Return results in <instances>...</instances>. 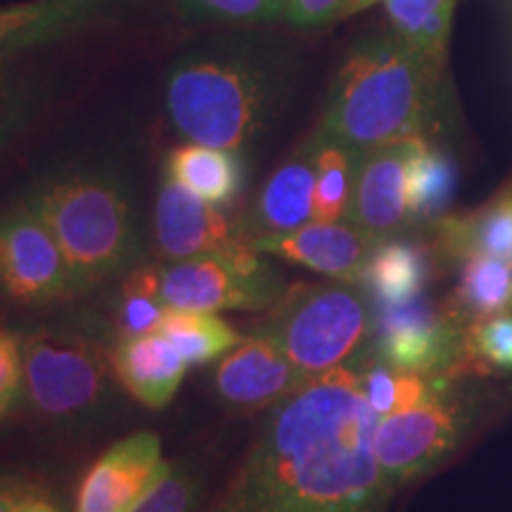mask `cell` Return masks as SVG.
<instances>
[{
	"instance_id": "cell-1",
	"label": "cell",
	"mask_w": 512,
	"mask_h": 512,
	"mask_svg": "<svg viewBox=\"0 0 512 512\" xmlns=\"http://www.w3.org/2000/svg\"><path fill=\"white\" fill-rule=\"evenodd\" d=\"M377 418L356 363L268 408L207 512H384L396 491L375 456Z\"/></svg>"
},
{
	"instance_id": "cell-2",
	"label": "cell",
	"mask_w": 512,
	"mask_h": 512,
	"mask_svg": "<svg viewBox=\"0 0 512 512\" xmlns=\"http://www.w3.org/2000/svg\"><path fill=\"white\" fill-rule=\"evenodd\" d=\"M283 79L278 60L249 43L195 50L166 69V114L188 143L242 150L273 121Z\"/></svg>"
},
{
	"instance_id": "cell-3",
	"label": "cell",
	"mask_w": 512,
	"mask_h": 512,
	"mask_svg": "<svg viewBox=\"0 0 512 512\" xmlns=\"http://www.w3.org/2000/svg\"><path fill=\"white\" fill-rule=\"evenodd\" d=\"M437 74L394 29L368 34L339 67L318 133L356 152L418 138Z\"/></svg>"
},
{
	"instance_id": "cell-4",
	"label": "cell",
	"mask_w": 512,
	"mask_h": 512,
	"mask_svg": "<svg viewBox=\"0 0 512 512\" xmlns=\"http://www.w3.org/2000/svg\"><path fill=\"white\" fill-rule=\"evenodd\" d=\"M24 204L60 245L74 294H83L140 266L143 235L131 190L107 169H72L43 176Z\"/></svg>"
},
{
	"instance_id": "cell-5",
	"label": "cell",
	"mask_w": 512,
	"mask_h": 512,
	"mask_svg": "<svg viewBox=\"0 0 512 512\" xmlns=\"http://www.w3.org/2000/svg\"><path fill=\"white\" fill-rule=\"evenodd\" d=\"M24 401L55 432L81 434L110 418L119 382L105 332L83 325H41L22 335Z\"/></svg>"
},
{
	"instance_id": "cell-6",
	"label": "cell",
	"mask_w": 512,
	"mask_h": 512,
	"mask_svg": "<svg viewBox=\"0 0 512 512\" xmlns=\"http://www.w3.org/2000/svg\"><path fill=\"white\" fill-rule=\"evenodd\" d=\"M375 304L363 285L323 280L290 285L256 325L309 377L347 366L373 342Z\"/></svg>"
},
{
	"instance_id": "cell-7",
	"label": "cell",
	"mask_w": 512,
	"mask_h": 512,
	"mask_svg": "<svg viewBox=\"0 0 512 512\" xmlns=\"http://www.w3.org/2000/svg\"><path fill=\"white\" fill-rule=\"evenodd\" d=\"M164 304L176 311H271L287 290L266 254L249 245L171 261L159 275Z\"/></svg>"
},
{
	"instance_id": "cell-8",
	"label": "cell",
	"mask_w": 512,
	"mask_h": 512,
	"mask_svg": "<svg viewBox=\"0 0 512 512\" xmlns=\"http://www.w3.org/2000/svg\"><path fill=\"white\" fill-rule=\"evenodd\" d=\"M465 328L427 297L375 306L370 349L401 373L460 375Z\"/></svg>"
},
{
	"instance_id": "cell-9",
	"label": "cell",
	"mask_w": 512,
	"mask_h": 512,
	"mask_svg": "<svg viewBox=\"0 0 512 512\" xmlns=\"http://www.w3.org/2000/svg\"><path fill=\"white\" fill-rule=\"evenodd\" d=\"M0 294L31 309L76 297L60 245L24 202L0 209Z\"/></svg>"
},
{
	"instance_id": "cell-10",
	"label": "cell",
	"mask_w": 512,
	"mask_h": 512,
	"mask_svg": "<svg viewBox=\"0 0 512 512\" xmlns=\"http://www.w3.org/2000/svg\"><path fill=\"white\" fill-rule=\"evenodd\" d=\"M446 384H441L437 392L418 406L377 422L375 456L384 479L394 491L413 482L415 477L427 475L446 456H451L463 434V415L456 403L441 394Z\"/></svg>"
},
{
	"instance_id": "cell-11",
	"label": "cell",
	"mask_w": 512,
	"mask_h": 512,
	"mask_svg": "<svg viewBox=\"0 0 512 512\" xmlns=\"http://www.w3.org/2000/svg\"><path fill=\"white\" fill-rule=\"evenodd\" d=\"M169 467L162 439L155 432L128 434L88 467L74 512H133L162 482Z\"/></svg>"
},
{
	"instance_id": "cell-12",
	"label": "cell",
	"mask_w": 512,
	"mask_h": 512,
	"mask_svg": "<svg viewBox=\"0 0 512 512\" xmlns=\"http://www.w3.org/2000/svg\"><path fill=\"white\" fill-rule=\"evenodd\" d=\"M242 245H249V240L240 219L233 221L226 209L204 202L174 178L162 176L155 202V247L159 256L181 261Z\"/></svg>"
},
{
	"instance_id": "cell-13",
	"label": "cell",
	"mask_w": 512,
	"mask_h": 512,
	"mask_svg": "<svg viewBox=\"0 0 512 512\" xmlns=\"http://www.w3.org/2000/svg\"><path fill=\"white\" fill-rule=\"evenodd\" d=\"M420 140V136L396 140L361 152L358 157L347 221L366 230L375 240L392 238L396 230L411 223L408 169Z\"/></svg>"
},
{
	"instance_id": "cell-14",
	"label": "cell",
	"mask_w": 512,
	"mask_h": 512,
	"mask_svg": "<svg viewBox=\"0 0 512 512\" xmlns=\"http://www.w3.org/2000/svg\"><path fill=\"white\" fill-rule=\"evenodd\" d=\"M311 380V377H309ZM306 382L275 342L252 330L214 370L221 403L240 413H259L287 399Z\"/></svg>"
},
{
	"instance_id": "cell-15",
	"label": "cell",
	"mask_w": 512,
	"mask_h": 512,
	"mask_svg": "<svg viewBox=\"0 0 512 512\" xmlns=\"http://www.w3.org/2000/svg\"><path fill=\"white\" fill-rule=\"evenodd\" d=\"M380 240L356 228L354 223H306L287 233L261 235L249 240V247L256 252L283 259L287 264H297L316 271L330 280L361 285L363 268L373 247Z\"/></svg>"
},
{
	"instance_id": "cell-16",
	"label": "cell",
	"mask_w": 512,
	"mask_h": 512,
	"mask_svg": "<svg viewBox=\"0 0 512 512\" xmlns=\"http://www.w3.org/2000/svg\"><path fill=\"white\" fill-rule=\"evenodd\" d=\"M316 150L318 140L313 133L266 178V183L256 192L252 207L240 219L247 240L287 233L313 221Z\"/></svg>"
},
{
	"instance_id": "cell-17",
	"label": "cell",
	"mask_w": 512,
	"mask_h": 512,
	"mask_svg": "<svg viewBox=\"0 0 512 512\" xmlns=\"http://www.w3.org/2000/svg\"><path fill=\"white\" fill-rule=\"evenodd\" d=\"M117 0H27L0 8V64L79 34L110 15Z\"/></svg>"
},
{
	"instance_id": "cell-18",
	"label": "cell",
	"mask_w": 512,
	"mask_h": 512,
	"mask_svg": "<svg viewBox=\"0 0 512 512\" xmlns=\"http://www.w3.org/2000/svg\"><path fill=\"white\" fill-rule=\"evenodd\" d=\"M112 368L119 387L152 411H162L174 401L188 373V363L159 332L117 339L112 344Z\"/></svg>"
},
{
	"instance_id": "cell-19",
	"label": "cell",
	"mask_w": 512,
	"mask_h": 512,
	"mask_svg": "<svg viewBox=\"0 0 512 512\" xmlns=\"http://www.w3.org/2000/svg\"><path fill=\"white\" fill-rule=\"evenodd\" d=\"M164 174L204 202L228 209L245 188L247 166L240 150L185 143L166 155Z\"/></svg>"
},
{
	"instance_id": "cell-20",
	"label": "cell",
	"mask_w": 512,
	"mask_h": 512,
	"mask_svg": "<svg viewBox=\"0 0 512 512\" xmlns=\"http://www.w3.org/2000/svg\"><path fill=\"white\" fill-rule=\"evenodd\" d=\"M430 254L415 242L384 238L370 252L361 285L375 306L401 304L420 297L430 280Z\"/></svg>"
},
{
	"instance_id": "cell-21",
	"label": "cell",
	"mask_w": 512,
	"mask_h": 512,
	"mask_svg": "<svg viewBox=\"0 0 512 512\" xmlns=\"http://www.w3.org/2000/svg\"><path fill=\"white\" fill-rule=\"evenodd\" d=\"M437 226L448 254L460 259L496 256L512 261V188L494 197L486 207L465 216H448Z\"/></svg>"
},
{
	"instance_id": "cell-22",
	"label": "cell",
	"mask_w": 512,
	"mask_h": 512,
	"mask_svg": "<svg viewBox=\"0 0 512 512\" xmlns=\"http://www.w3.org/2000/svg\"><path fill=\"white\" fill-rule=\"evenodd\" d=\"M446 311L467 328L477 320L512 309V261L496 256H467Z\"/></svg>"
},
{
	"instance_id": "cell-23",
	"label": "cell",
	"mask_w": 512,
	"mask_h": 512,
	"mask_svg": "<svg viewBox=\"0 0 512 512\" xmlns=\"http://www.w3.org/2000/svg\"><path fill=\"white\" fill-rule=\"evenodd\" d=\"M50 100L53 83L46 72L22 62L0 64V152L46 114Z\"/></svg>"
},
{
	"instance_id": "cell-24",
	"label": "cell",
	"mask_w": 512,
	"mask_h": 512,
	"mask_svg": "<svg viewBox=\"0 0 512 512\" xmlns=\"http://www.w3.org/2000/svg\"><path fill=\"white\" fill-rule=\"evenodd\" d=\"M159 335L174 344L188 366H207L242 344V332L219 313L169 309Z\"/></svg>"
},
{
	"instance_id": "cell-25",
	"label": "cell",
	"mask_w": 512,
	"mask_h": 512,
	"mask_svg": "<svg viewBox=\"0 0 512 512\" xmlns=\"http://www.w3.org/2000/svg\"><path fill=\"white\" fill-rule=\"evenodd\" d=\"M456 166L451 157L420 140L408 169V214L411 223H434L444 219L456 195Z\"/></svg>"
},
{
	"instance_id": "cell-26",
	"label": "cell",
	"mask_w": 512,
	"mask_h": 512,
	"mask_svg": "<svg viewBox=\"0 0 512 512\" xmlns=\"http://www.w3.org/2000/svg\"><path fill=\"white\" fill-rule=\"evenodd\" d=\"M392 29L434 67L446 57L456 0H384Z\"/></svg>"
},
{
	"instance_id": "cell-27",
	"label": "cell",
	"mask_w": 512,
	"mask_h": 512,
	"mask_svg": "<svg viewBox=\"0 0 512 512\" xmlns=\"http://www.w3.org/2000/svg\"><path fill=\"white\" fill-rule=\"evenodd\" d=\"M316 195H313V221L339 223L347 219L351 192H354L358 157L361 152L323 138L316 131Z\"/></svg>"
},
{
	"instance_id": "cell-28",
	"label": "cell",
	"mask_w": 512,
	"mask_h": 512,
	"mask_svg": "<svg viewBox=\"0 0 512 512\" xmlns=\"http://www.w3.org/2000/svg\"><path fill=\"white\" fill-rule=\"evenodd\" d=\"M162 268L136 266L121 280L119 299L114 306V342L152 335L159 330L169 311L159 287Z\"/></svg>"
},
{
	"instance_id": "cell-29",
	"label": "cell",
	"mask_w": 512,
	"mask_h": 512,
	"mask_svg": "<svg viewBox=\"0 0 512 512\" xmlns=\"http://www.w3.org/2000/svg\"><path fill=\"white\" fill-rule=\"evenodd\" d=\"M512 370V313L477 320L465 328L460 375Z\"/></svg>"
},
{
	"instance_id": "cell-30",
	"label": "cell",
	"mask_w": 512,
	"mask_h": 512,
	"mask_svg": "<svg viewBox=\"0 0 512 512\" xmlns=\"http://www.w3.org/2000/svg\"><path fill=\"white\" fill-rule=\"evenodd\" d=\"M204 491V475L188 460L171 463L166 477L133 512H197Z\"/></svg>"
},
{
	"instance_id": "cell-31",
	"label": "cell",
	"mask_w": 512,
	"mask_h": 512,
	"mask_svg": "<svg viewBox=\"0 0 512 512\" xmlns=\"http://www.w3.org/2000/svg\"><path fill=\"white\" fill-rule=\"evenodd\" d=\"M188 19L202 22L264 24L285 19L287 0H176Z\"/></svg>"
},
{
	"instance_id": "cell-32",
	"label": "cell",
	"mask_w": 512,
	"mask_h": 512,
	"mask_svg": "<svg viewBox=\"0 0 512 512\" xmlns=\"http://www.w3.org/2000/svg\"><path fill=\"white\" fill-rule=\"evenodd\" d=\"M24 399V344L19 332L0 328V422Z\"/></svg>"
},
{
	"instance_id": "cell-33",
	"label": "cell",
	"mask_w": 512,
	"mask_h": 512,
	"mask_svg": "<svg viewBox=\"0 0 512 512\" xmlns=\"http://www.w3.org/2000/svg\"><path fill=\"white\" fill-rule=\"evenodd\" d=\"M349 0H287L285 19L292 27L316 29L347 15Z\"/></svg>"
},
{
	"instance_id": "cell-34",
	"label": "cell",
	"mask_w": 512,
	"mask_h": 512,
	"mask_svg": "<svg viewBox=\"0 0 512 512\" xmlns=\"http://www.w3.org/2000/svg\"><path fill=\"white\" fill-rule=\"evenodd\" d=\"M38 482L29 477L19 475H5L0 477V512H15L19 501L31 491L38 489Z\"/></svg>"
},
{
	"instance_id": "cell-35",
	"label": "cell",
	"mask_w": 512,
	"mask_h": 512,
	"mask_svg": "<svg viewBox=\"0 0 512 512\" xmlns=\"http://www.w3.org/2000/svg\"><path fill=\"white\" fill-rule=\"evenodd\" d=\"M15 512H62L60 505L53 501V496L48 494L43 486H38V489L31 491L19 501L17 510Z\"/></svg>"
},
{
	"instance_id": "cell-36",
	"label": "cell",
	"mask_w": 512,
	"mask_h": 512,
	"mask_svg": "<svg viewBox=\"0 0 512 512\" xmlns=\"http://www.w3.org/2000/svg\"><path fill=\"white\" fill-rule=\"evenodd\" d=\"M373 3H377V0H349V5H347V15H344V17L354 15V12L366 10V8H370V5H373Z\"/></svg>"
}]
</instances>
